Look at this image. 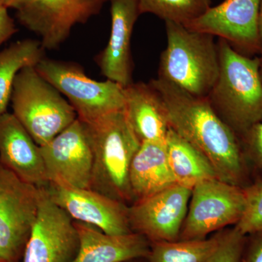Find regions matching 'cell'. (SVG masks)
<instances>
[{"mask_svg": "<svg viewBox=\"0 0 262 262\" xmlns=\"http://www.w3.org/2000/svg\"><path fill=\"white\" fill-rule=\"evenodd\" d=\"M111 32L96 63L107 80L126 87L132 83L130 42L139 15L137 0H110Z\"/></svg>", "mask_w": 262, "mask_h": 262, "instance_id": "9a60e30c", "label": "cell"}, {"mask_svg": "<svg viewBox=\"0 0 262 262\" xmlns=\"http://www.w3.org/2000/svg\"><path fill=\"white\" fill-rule=\"evenodd\" d=\"M165 144L169 166L177 184L192 189L198 183L218 179L206 157L172 129Z\"/></svg>", "mask_w": 262, "mask_h": 262, "instance_id": "ffe728a7", "label": "cell"}, {"mask_svg": "<svg viewBox=\"0 0 262 262\" xmlns=\"http://www.w3.org/2000/svg\"><path fill=\"white\" fill-rule=\"evenodd\" d=\"M261 0H224L184 25L229 43L232 48L259 50L258 15Z\"/></svg>", "mask_w": 262, "mask_h": 262, "instance_id": "5bb4252c", "label": "cell"}, {"mask_svg": "<svg viewBox=\"0 0 262 262\" xmlns=\"http://www.w3.org/2000/svg\"><path fill=\"white\" fill-rule=\"evenodd\" d=\"M25 0H0V6L5 7L8 9H16Z\"/></svg>", "mask_w": 262, "mask_h": 262, "instance_id": "f546056e", "label": "cell"}, {"mask_svg": "<svg viewBox=\"0 0 262 262\" xmlns=\"http://www.w3.org/2000/svg\"><path fill=\"white\" fill-rule=\"evenodd\" d=\"M134 203L177 184L169 166L165 141H143L130 168Z\"/></svg>", "mask_w": 262, "mask_h": 262, "instance_id": "d6986e66", "label": "cell"}, {"mask_svg": "<svg viewBox=\"0 0 262 262\" xmlns=\"http://www.w3.org/2000/svg\"><path fill=\"white\" fill-rule=\"evenodd\" d=\"M149 82L163 98L170 128L206 157L219 179L246 187L247 160L237 135L208 98L192 96L159 77Z\"/></svg>", "mask_w": 262, "mask_h": 262, "instance_id": "6da1fadb", "label": "cell"}, {"mask_svg": "<svg viewBox=\"0 0 262 262\" xmlns=\"http://www.w3.org/2000/svg\"><path fill=\"white\" fill-rule=\"evenodd\" d=\"M18 32L8 8L0 6V46Z\"/></svg>", "mask_w": 262, "mask_h": 262, "instance_id": "83f0119b", "label": "cell"}, {"mask_svg": "<svg viewBox=\"0 0 262 262\" xmlns=\"http://www.w3.org/2000/svg\"><path fill=\"white\" fill-rule=\"evenodd\" d=\"M220 74L208 98L216 113L237 135L262 122L260 58H251L220 39Z\"/></svg>", "mask_w": 262, "mask_h": 262, "instance_id": "3957f363", "label": "cell"}, {"mask_svg": "<svg viewBox=\"0 0 262 262\" xmlns=\"http://www.w3.org/2000/svg\"><path fill=\"white\" fill-rule=\"evenodd\" d=\"M165 23L167 46L160 56L158 77L196 97H208L220 74L215 37L183 24Z\"/></svg>", "mask_w": 262, "mask_h": 262, "instance_id": "277c9868", "label": "cell"}, {"mask_svg": "<svg viewBox=\"0 0 262 262\" xmlns=\"http://www.w3.org/2000/svg\"><path fill=\"white\" fill-rule=\"evenodd\" d=\"M75 225L80 248L72 262H125L149 255L150 242L142 234L112 235L89 224L75 221Z\"/></svg>", "mask_w": 262, "mask_h": 262, "instance_id": "e0dca14e", "label": "cell"}, {"mask_svg": "<svg viewBox=\"0 0 262 262\" xmlns=\"http://www.w3.org/2000/svg\"><path fill=\"white\" fill-rule=\"evenodd\" d=\"M35 68L67 98L82 122L124 110L125 87L116 82L93 80L80 66L50 58H43Z\"/></svg>", "mask_w": 262, "mask_h": 262, "instance_id": "8992f818", "label": "cell"}, {"mask_svg": "<svg viewBox=\"0 0 262 262\" xmlns=\"http://www.w3.org/2000/svg\"><path fill=\"white\" fill-rule=\"evenodd\" d=\"M93 153L91 188L108 198L134 203L130 168L141 145L123 110L84 122Z\"/></svg>", "mask_w": 262, "mask_h": 262, "instance_id": "7a4b0ae2", "label": "cell"}, {"mask_svg": "<svg viewBox=\"0 0 262 262\" xmlns=\"http://www.w3.org/2000/svg\"><path fill=\"white\" fill-rule=\"evenodd\" d=\"M241 262H262V232L247 238Z\"/></svg>", "mask_w": 262, "mask_h": 262, "instance_id": "4316f807", "label": "cell"}, {"mask_svg": "<svg viewBox=\"0 0 262 262\" xmlns=\"http://www.w3.org/2000/svg\"><path fill=\"white\" fill-rule=\"evenodd\" d=\"M50 198L75 222H82L112 235L132 233L128 206L93 190L49 183L45 188Z\"/></svg>", "mask_w": 262, "mask_h": 262, "instance_id": "4fadbf2b", "label": "cell"}, {"mask_svg": "<svg viewBox=\"0 0 262 262\" xmlns=\"http://www.w3.org/2000/svg\"><path fill=\"white\" fill-rule=\"evenodd\" d=\"M140 14L149 13L163 19L187 25L211 7V0H137Z\"/></svg>", "mask_w": 262, "mask_h": 262, "instance_id": "603a6c76", "label": "cell"}, {"mask_svg": "<svg viewBox=\"0 0 262 262\" xmlns=\"http://www.w3.org/2000/svg\"><path fill=\"white\" fill-rule=\"evenodd\" d=\"M108 0H25L15 9L19 23L40 38L45 50L56 49L77 24L98 15Z\"/></svg>", "mask_w": 262, "mask_h": 262, "instance_id": "9c48e42d", "label": "cell"}, {"mask_svg": "<svg viewBox=\"0 0 262 262\" xmlns=\"http://www.w3.org/2000/svg\"><path fill=\"white\" fill-rule=\"evenodd\" d=\"M40 193L0 163V262H21Z\"/></svg>", "mask_w": 262, "mask_h": 262, "instance_id": "52a82bcc", "label": "cell"}, {"mask_svg": "<svg viewBox=\"0 0 262 262\" xmlns=\"http://www.w3.org/2000/svg\"><path fill=\"white\" fill-rule=\"evenodd\" d=\"M247 237L236 228L222 232L218 248L207 262H241Z\"/></svg>", "mask_w": 262, "mask_h": 262, "instance_id": "d4e9b609", "label": "cell"}, {"mask_svg": "<svg viewBox=\"0 0 262 262\" xmlns=\"http://www.w3.org/2000/svg\"><path fill=\"white\" fill-rule=\"evenodd\" d=\"M40 41L26 39L0 51V115L7 113L15 78L26 67H34L45 58Z\"/></svg>", "mask_w": 262, "mask_h": 262, "instance_id": "44dd1931", "label": "cell"}, {"mask_svg": "<svg viewBox=\"0 0 262 262\" xmlns=\"http://www.w3.org/2000/svg\"><path fill=\"white\" fill-rule=\"evenodd\" d=\"M244 208V187L219 179L198 183L192 189L179 239H205L211 232L235 226Z\"/></svg>", "mask_w": 262, "mask_h": 262, "instance_id": "ba28073f", "label": "cell"}, {"mask_svg": "<svg viewBox=\"0 0 262 262\" xmlns=\"http://www.w3.org/2000/svg\"><path fill=\"white\" fill-rule=\"evenodd\" d=\"M245 208L238 223L234 227L241 233L256 234L262 232V178L244 187Z\"/></svg>", "mask_w": 262, "mask_h": 262, "instance_id": "cb8c5ba5", "label": "cell"}, {"mask_svg": "<svg viewBox=\"0 0 262 262\" xmlns=\"http://www.w3.org/2000/svg\"><path fill=\"white\" fill-rule=\"evenodd\" d=\"M0 163L38 188L47 187L40 147L13 113L0 115Z\"/></svg>", "mask_w": 262, "mask_h": 262, "instance_id": "2e32d148", "label": "cell"}, {"mask_svg": "<svg viewBox=\"0 0 262 262\" xmlns=\"http://www.w3.org/2000/svg\"><path fill=\"white\" fill-rule=\"evenodd\" d=\"M242 136L245 158L261 173L262 178V122L250 127Z\"/></svg>", "mask_w": 262, "mask_h": 262, "instance_id": "484cf974", "label": "cell"}, {"mask_svg": "<svg viewBox=\"0 0 262 262\" xmlns=\"http://www.w3.org/2000/svg\"><path fill=\"white\" fill-rule=\"evenodd\" d=\"M258 35H259V50L261 53L260 57V72L262 78V0L260 5L259 15H258Z\"/></svg>", "mask_w": 262, "mask_h": 262, "instance_id": "f1b7e54d", "label": "cell"}, {"mask_svg": "<svg viewBox=\"0 0 262 262\" xmlns=\"http://www.w3.org/2000/svg\"><path fill=\"white\" fill-rule=\"evenodd\" d=\"M125 262H147V260L145 258H136V259L130 260V261Z\"/></svg>", "mask_w": 262, "mask_h": 262, "instance_id": "4dcf8cb0", "label": "cell"}, {"mask_svg": "<svg viewBox=\"0 0 262 262\" xmlns=\"http://www.w3.org/2000/svg\"><path fill=\"white\" fill-rule=\"evenodd\" d=\"M80 248L75 221L41 188L37 216L21 262H72Z\"/></svg>", "mask_w": 262, "mask_h": 262, "instance_id": "30bf717a", "label": "cell"}, {"mask_svg": "<svg viewBox=\"0 0 262 262\" xmlns=\"http://www.w3.org/2000/svg\"><path fill=\"white\" fill-rule=\"evenodd\" d=\"M222 232L210 238L150 243L147 262H207L218 248Z\"/></svg>", "mask_w": 262, "mask_h": 262, "instance_id": "7402d4cb", "label": "cell"}, {"mask_svg": "<svg viewBox=\"0 0 262 262\" xmlns=\"http://www.w3.org/2000/svg\"><path fill=\"white\" fill-rule=\"evenodd\" d=\"M124 113L141 142L165 141L169 127L163 98L148 82H134L125 87Z\"/></svg>", "mask_w": 262, "mask_h": 262, "instance_id": "ac0fdd59", "label": "cell"}, {"mask_svg": "<svg viewBox=\"0 0 262 262\" xmlns=\"http://www.w3.org/2000/svg\"><path fill=\"white\" fill-rule=\"evenodd\" d=\"M10 103L12 113L39 146L77 119L73 106L34 67H26L17 75Z\"/></svg>", "mask_w": 262, "mask_h": 262, "instance_id": "5b68a950", "label": "cell"}, {"mask_svg": "<svg viewBox=\"0 0 262 262\" xmlns=\"http://www.w3.org/2000/svg\"><path fill=\"white\" fill-rule=\"evenodd\" d=\"M191 194L192 189L177 184L130 205L131 230L150 243L179 241Z\"/></svg>", "mask_w": 262, "mask_h": 262, "instance_id": "7c38bea8", "label": "cell"}, {"mask_svg": "<svg viewBox=\"0 0 262 262\" xmlns=\"http://www.w3.org/2000/svg\"><path fill=\"white\" fill-rule=\"evenodd\" d=\"M39 147L49 183L72 188L91 187L93 153L82 120L77 118Z\"/></svg>", "mask_w": 262, "mask_h": 262, "instance_id": "8fae6325", "label": "cell"}]
</instances>
